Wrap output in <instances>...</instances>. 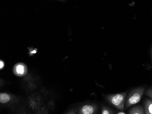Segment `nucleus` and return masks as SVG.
<instances>
[{
    "mask_svg": "<svg viewBox=\"0 0 152 114\" xmlns=\"http://www.w3.org/2000/svg\"><path fill=\"white\" fill-rule=\"evenodd\" d=\"M145 87L140 86L131 91L126 99L124 110H127L139 103L145 93Z\"/></svg>",
    "mask_w": 152,
    "mask_h": 114,
    "instance_id": "f257e3e1",
    "label": "nucleus"
},
{
    "mask_svg": "<svg viewBox=\"0 0 152 114\" xmlns=\"http://www.w3.org/2000/svg\"><path fill=\"white\" fill-rule=\"evenodd\" d=\"M127 94V91L110 94L106 96V99L110 104L117 110L123 111L125 109Z\"/></svg>",
    "mask_w": 152,
    "mask_h": 114,
    "instance_id": "f03ea898",
    "label": "nucleus"
},
{
    "mask_svg": "<svg viewBox=\"0 0 152 114\" xmlns=\"http://www.w3.org/2000/svg\"><path fill=\"white\" fill-rule=\"evenodd\" d=\"M128 113L129 114H144V107L142 105H135L130 109Z\"/></svg>",
    "mask_w": 152,
    "mask_h": 114,
    "instance_id": "7ed1b4c3",
    "label": "nucleus"
},
{
    "mask_svg": "<svg viewBox=\"0 0 152 114\" xmlns=\"http://www.w3.org/2000/svg\"><path fill=\"white\" fill-rule=\"evenodd\" d=\"M144 108L145 114H152V99L146 98L144 100Z\"/></svg>",
    "mask_w": 152,
    "mask_h": 114,
    "instance_id": "20e7f679",
    "label": "nucleus"
},
{
    "mask_svg": "<svg viewBox=\"0 0 152 114\" xmlns=\"http://www.w3.org/2000/svg\"><path fill=\"white\" fill-rule=\"evenodd\" d=\"M94 106L91 105H85L81 109V113L83 114H92L94 112Z\"/></svg>",
    "mask_w": 152,
    "mask_h": 114,
    "instance_id": "39448f33",
    "label": "nucleus"
},
{
    "mask_svg": "<svg viewBox=\"0 0 152 114\" xmlns=\"http://www.w3.org/2000/svg\"><path fill=\"white\" fill-rule=\"evenodd\" d=\"M10 99V97L7 94H1L0 95V102L2 103H5L8 102Z\"/></svg>",
    "mask_w": 152,
    "mask_h": 114,
    "instance_id": "423d86ee",
    "label": "nucleus"
},
{
    "mask_svg": "<svg viewBox=\"0 0 152 114\" xmlns=\"http://www.w3.org/2000/svg\"><path fill=\"white\" fill-rule=\"evenodd\" d=\"M115 111L110 108L109 107H104L102 109V114H115Z\"/></svg>",
    "mask_w": 152,
    "mask_h": 114,
    "instance_id": "0eeeda50",
    "label": "nucleus"
},
{
    "mask_svg": "<svg viewBox=\"0 0 152 114\" xmlns=\"http://www.w3.org/2000/svg\"><path fill=\"white\" fill-rule=\"evenodd\" d=\"M16 71L17 73L19 74H23L24 72V68L23 65H18L16 68Z\"/></svg>",
    "mask_w": 152,
    "mask_h": 114,
    "instance_id": "6e6552de",
    "label": "nucleus"
},
{
    "mask_svg": "<svg viewBox=\"0 0 152 114\" xmlns=\"http://www.w3.org/2000/svg\"><path fill=\"white\" fill-rule=\"evenodd\" d=\"M145 95L152 99V87L148 88L147 90L145 92Z\"/></svg>",
    "mask_w": 152,
    "mask_h": 114,
    "instance_id": "1a4fd4ad",
    "label": "nucleus"
},
{
    "mask_svg": "<svg viewBox=\"0 0 152 114\" xmlns=\"http://www.w3.org/2000/svg\"><path fill=\"white\" fill-rule=\"evenodd\" d=\"M3 66H4V63H3V62L1 61H0V68H1V69L2 68Z\"/></svg>",
    "mask_w": 152,
    "mask_h": 114,
    "instance_id": "9d476101",
    "label": "nucleus"
},
{
    "mask_svg": "<svg viewBox=\"0 0 152 114\" xmlns=\"http://www.w3.org/2000/svg\"><path fill=\"white\" fill-rule=\"evenodd\" d=\"M116 114H125L126 113H125V112H124V111H122V110H121V111H119V112H118V113H116Z\"/></svg>",
    "mask_w": 152,
    "mask_h": 114,
    "instance_id": "9b49d317",
    "label": "nucleus"
},
{
    "mask_svg": "<svg viewBox=\"0 0 152 114\" xmlns=\"http://www.w3.org/2000/svg\"><path fill=\"white\" fill-rule=\"evenodd\" d=\"M150 55H151V60H152V46L151 47V50H150Z\"/></svg>",
    "mask_w": 152,
    "mask_h": 114,
    "instance_id": "f8f14e48",
    "label": "nucleus"
},
{
    "mask_svg": "<svg viewBox=\"0 0 152 114\" xmlns=\"http://www.w3.org/2000/svg\"><path fill=\"white\" fill-rule=\"evenodd\" d=\"M57 1H62V2H64L66 0H57Z\"/></svg>",
    "mask_w": 152,
    "mask_h": 114,
    "instance_id": "ddd939ff",
    "label": "nucleus"
}]
</instances>
